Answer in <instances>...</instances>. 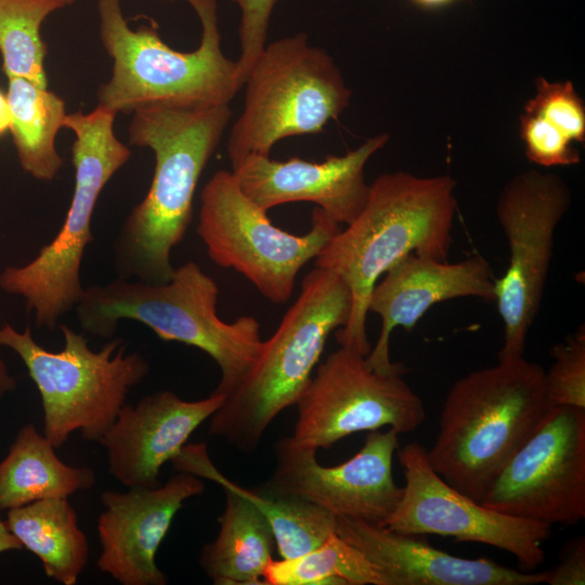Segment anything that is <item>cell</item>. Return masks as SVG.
Masks as SVG:
<instances>
[{
  "instance_id": "30bf717a",
  "label": "cell",
  "mask_w": 585,
  "mask_h": 585,
  "mask_svg": "<svg viewBox=\"0 0 585 585\" xmlns=\"http://www.w3.org/2000/svg\"><path fill=\"white\" fill-rule=\"evenodd\" d=\"M311 222L303 235L277 227L240 190L232 171L218 170L200 192L197 234L210 260L237 271L275 304L290 299L300 270L340 230L318 207Z\"/></svg>"
},
{
  "instance_id": "44dd1931",
  "label": "cell",
  "mask_w": 585,
  "mask_h": 585,
  "mask_svg": "<svg viewBox=\"0 0 585 585\" xmlns=\"http://www.w3.org/2000/svg\"><path fill=\"white\" fill-rule=\"evenodd\" d=\"M225 506L217 537L200 551L199 564L217 585H261L276 546L264 515L245 496L224 486Z\"/></svg>"
},
{
  "instance_id": "9a60e30c",
  "label": "cell",
  "mask_w": 585,
  "mask_h": 585,
  "mask_svg": "<svg viewBox=\"0 0 585 585\" xmlns=\"http://www.w3.org/2000/svg\"><path fill=\"white\" fill-rule=\"evenodd\" d=\"M399 434L393 428L368 431L353 457L332 467L317 463L315 450L284 438L275 445V469L264 491L311 503L336 517L384 526L403 494L392 472Z\"/></svg>"
},
{
  "instance_id": "484cf974",
  "label": "cell",
  "mask_w": 585,
  "mask_h": 585,
  "mask_svg": "<svg viewBox=\"0 0 585 585\" xmlns=\"http://www.w3.org/2000/svg\"><path fill=\"white\" fill-rule=\"evenodd\" d=\"M75 1L0 0V53L8 79L23 78L48 88L41 25L51 13Z\"/></svg>"
},
{
  "instance_id": "3957f363",
  "label": "cell",
  "mask_w": 585,
  "mask_h": 585,
  "mask_svg": "<svg viewBox=\"0 0 585 585\" xmlns=\"http://www.w3.org/2000/svg\"><path fill=\"white\" fill-rule=\"evenodd\" d=\"M551 407L542 366L523 355L498 359L451 387L428 460L451 486L481 503Z\"/></svg>"
},
{
  "instance_id": "83f0119b",
  "label": "cell",
  "mask_w": 585,
  "mask_h": 585,
  "mask_svg": "<svg viewBox=\"0 0 585 585\" xmlns=\"http://www.w3.org/2000/svg\"><path fill=\"white\" fill-rule=\"evenodd\" d=\"M554 362L545 370V389L552 406L585 408V327L552 347Z\"/></svg>"
},
{
  "instance_id": "2e32d148",
  "label": "cell",
  "mask_w": 585,
  "mask_h": 585,
  "mask_svg": "<svg viewBox=\"0 0 585 585\" xmlns=\"http://www.w3.org/2000/svg\"><path fill=\"white\" fill-rule=\"evenodd\" d=\"M107 490L101 494L98 520L99 570L122 585H165L155 557L184 502L204 492V483L180 471L162 485Z\"/></svg>"
},
{
  "instance_id": "4dcf8cb0",
  "label": "cell",
  "mask_w": 585,
  "mask_h": 585,
  "mask_svg": "<svg viewBox=\"0 0 585 585\" xmlns=\"http://www.w3.org/2000/svg\"><path fill=\"white\" fill-rule=\"evenodd\" d=\"M240 13L238 26L239 55L236 60L245 82L252 64L268 40L271 16L277 0H231Z\"/></svg>"
},
{
  "instance_id": "7c38bea8",
  "label": "cell",
  "mask_w": 585,
  "mask_h": 585,
  "mask_svg": "<svg viewBox=\"0 0 585 585\" xmlns=\"http://www.w3.org/2000/svg\"><path fill=\"white\" fill-rule=\"evenodd\" d=\"M404 373L405 368L375 370L366 355L339 347L318 365L296 403L297 420L288 439L317 452L351 434L386 426L399 433L414 431L425 420L426 410L403 379Z\"/></svg>"
},
{
  "instance_id": "cb8c5ba5",
  "label": "cell",
  "mask_w": 585,
  "mask_h": 585,
  "mask_svg": "<svg viewBox=\"0 0 585 585\" xmlns=\"http://www.w3.org/2000/svg\"><path fill=\"white\" fill-rule=\"evenodd\" d=\"M5 523L23 548L37 556L48 577L75 585L89 558L86 534L67 498H47L9 509Z\"/></svg>"
},
{
  "instance_id": "e0dca14e",
  "label": "cell",
  "mask_w": 585,
  "mask_h": 585,
  "mask_svg": "<svg viewBox=\"0 0 585 585\" xmlns=\"http://www.w3.org/2000/svg\"><path fill=\"white\" fill-rule=\"evenodd\" d=\"M388 140V134H377L342 156L329 155L322 161L250 155L232 172L246 196L266 211L283 204L309 202L347 225L368 197L365 166Z\"/></svg>"
},
{
  "instance_id": "1f68e13d",
  "label": "cell",
  "mask_w": 585,
  "mask_h": 585,
  "mask_svg": "<svg viewBox=\"0 0 585 585\" xmlns=\"http://www.w3.org/2000/svg\"><path fill=\"white\" fill-rule=\"evenodd\" d=\"M546 584H585V537L575 536L567 542L559 554L558 564L546 571Z\"/></svg>"
},
{
  "instance_id": "d590c367",
  "label": "cell",
  "mask_w": 585,
  "mask_h": 585,
  "mask_svg": "<svg viewBox=\"0 0 585 585\" xmlns=\"http://www.w3.org/2000/svg\"><path fill=\"white\" fill-rule=\"evenodd\" d=\"M411 1L417 6L432 10V9L443 8L458 0H411Z\"/></svg>"
},
{
  "instance_id": "52a82bcc",
  "label": "cell",
  "mask_w": 585,
  "mask_h": 585,
  "mask_svg": "<svg viewBox=\"0 0 585 585\" xmlns=\"http://www.w3.org/2000/svg\"><path fill=\"white\" fill-rule=\"evenodd\" d=\"M116 115L99 105L89 113L66 114L63 128L75 135V183L64 222L31 261L6 266L0 273V288L24 299L38 328L54 330L82 295L80 268L87 246L94 240L91 224L96 203L112 177L131 157L128 145L114 132Z\"/></svg>"
},
{
  "instance_id": "8fae6325",
  "label": "cell",
  "mask_w": 585,
  "mask_h": 585,
  "mask_svg": "<svg viewBox=\"0 0 585 585\" xmlns=\"http://www.w3.org/2000/svg\"><path fill=\"white\" fill-rule=\"evenodd\" d=\"M571 205L567 184L552 173L525 171L503 188L496 207L507 238L509 262L495 281V302L504 325L498 359L523 355L535 321L554 251L557 227Z\"/></svg>"
},
{
  "instance_id": "e575fe53",
  "label": "cell",
  "mask_w": 585,
  "mask_h": 585,
  "mask_svg": "<svg viewBox=\"0 0 585 585\" xmlns=\"http://www.w3.org/2000/svg\"><path fill=\"white\" fill-rule=\"evenodd\" d=\"M1 320V315H0ZM16 387L15 378L10 374L3 359L0 355V399L12 392Z\"/></svg>"
},
{
  "instance_id": "ffe728a7",
  "label": "cell",
  "mask_w": 585,
  "mask_h": 585,
  "mask_svg": "<svg viewBox=\"0 0 585 585\" xmlns=\"http://www.w3.org/2000/svg\"><path fill=\"white\" fill-rule=\"evenodd\" d=\"M336 534L365 555L382 585H534L546 580V571H518L486 558L456 557L419 535L362 520L337 517Z\"/></svg>"
},
{
  "instance_id": "5bb4252c",
  "label": "cell",
  "mask_w": 585,
  "mask_h": 585,
  "mask_svg": "<svg viewBox=\"0 0 585 585\" xmlns=\"http://www.w3.org/2000/svg\"><path fill=\"white\" fill-rule=\"evenodd\" d=\"M396 451L405 484L385 528L489 545L514 555L524 571L544 561L542 546L551 525L496 511L457 491L432 469L427 450L416 441Z\"/></svg>"
},
{
  "instance_id": "5b68a950",
  "label": "cell",
  "mask_w": 585,
  "mask_h": 585,
  "mask_svg": "<svg viewBox=\"0 0 585 585\" xmlns=\"http://www.w3.org/2000/svg\"><path fill=\"white\" fill-rule=\"evenodd\" d=\"M196 13L198 47L182 52L169 47L153 25L132 29L121 0H99L100 39L113 60L110 78L98 90V105L132 114L152 104H230L243 87L236 61L221 48L216 0H185Z\"/></svg>"
},
{
  "instance_id": "f1b7e54d",
  "label": "cell",
  "mask_w": 585,
  "mask_h": 585,
  "mask_svg": "<svg viewBox=\"0 0 585 585\" xmlns=\"http://www.w3.org/2000/svg\"><path fill=\"white\" fill-rule=\"evenodd\" d=\"M524 113L543 118L573 143L585 140V106L571 81L550 82L538 78L535 94L526 102Z\"/></svg>"
},
{
  "instance_id": "d6986e66",
  "label": "cell",
  "mask_w": 585,
  "mask_h": 585,
  "mask_svg": "<svg viewBox=\"0 0 585 585\" xmlns=\"http://www.w3.org/2000/svg\"><path fill=\"white\" fill-rule=\"evenodd\" d=\"M225 396L186 401L161 390L125 404L100 439L108 471L127 487L159 485V472L174 459L191 434L223 404Z\"/></svg>"
},
{
  "instance_id": "4316f807",
  "label": "cell",
  "mask_w": 585,
  "mask_h": 585,
  "mask_svg": "<svg viewBox=\"0 0 585 585\" xmlns=\"http://www.w3.org/2000/svg\"><path fill=\"white\" fill-rule=\"evenodd\" d=\"M264 585H382L365 555L337 534L301 556L272 560Z\"/></svg>"
},
{
  "instance_id": "f546056e",
  "label": "cell",
  "mask_w": 585,
  "mask_h": 585,
  "mask_svg": "<svg viewBox=\"0 0 585 585\" xmlns=\"http://www.w3.org/2000/svg\"><path fill=\"white\" fill-rule=\"evenodd\" d=\"M520 136L526 157L543 167L571 166L580 162L578 150L559 129L543 118L523 113Z\"/></svg>"
},
{
  "instance_id": "8992f818",
  "label": "cell",
  "mask_w": 585,
  "mask_h": 585,
  "mask_svg": "<svg viewBox=\"0 0 585 585\" xmlns=\"http://www.w3.org/2000/svg\"><path fill=\"white\" fill-rule=\"evenodd\" d=\"M351 310L350 288L339 275L310 271L251 370L209 418L210 434L240 452L256 451L278 414L296 405L329 335L348 323Z\"/></svg>"
},
{
  "instance_id": "8d00e7d4",
  "label": "cell",
  "mask_w": 585,
  "mask_h": 585,
  "mask_svg": "<svg viewBox=\"0 0 585 585\" xmlns=\"http://www.w3.org/2000/svg\"><path fill=\"white\" fill-rule=\"evenodd\" d=\"M165 1H174V0H165Z\"/></svg>"
},
{
  "instance_id": "277c9868",
  "label": "cell",
  "mask_w": 585,
  "mask_h": 585,
  "mask_svg": "<svg viewBox=\"0 0 585 585\" xmlns=\"http://www.w3.org/2000/svg\"><path fill=\"white\" fill-rule=\"evenodd\" d=\"M219 287L194 261L174 269L170 281L148 284L117 277L83 288L75 308L82 330L110 339L121 320L140 322L164 341L207 353L221 377L212 394L227 396L256 363L263 340L249 315L224 322L217 314Z\"/></svg>"
},
{
  "instance_id": "d6a6232c",
  "label": "cell",
  "mask_w": 585,
  "mask_h": 585,
  "mask_svg": "<svg viewBox=\"0 0 585 585\" xmlns=\"http://www.w3.org/2000/svg\"><path fill=\"white\" fill-rule=\"evenodd\" d=\"M22 548L20 541L12 534L5 521L0 517V554Z\"/></svg>"
},
{
  "instance_id": "7a4b0ae2",
  "label": "cell",
  "mask_w": 585,
  "mask_h": 585,
  "mask_svg": "<svg viewBox=\"0 0 585 585\" xmlns=\"http://www.w3.org/2000/svg\"><path fill=\"white\" fill-rule=\"evenodd\" d=\"M454 192L455 181L448 176L384 173L369 185L358 217L316 256L315 266L339 275L351 291L350 318L335 334L339 347L369 353L368 299L393 264L410 253L447 260L456 212Z\"/></svg>"
},
{
  "instance_id": "6da1fadb",
  "label": "cell",
  "mask_w": 585,
  "mask_h": 585,
  "mask_svg": "<svg viewBox=\"0 0 585 585\" xmlns=\"http://www.w3.org/2000/svg\"><path fill=\"white\" fill-rule=\"evenodd\" d=\"M231 117L229 104H152L132 113L129 144L153 151L155 168L145 197L114 240L118 277L148 284L171 280V251L188 230L199 178Z\"/></svg>"
},
{
  "instance_id": "d4e9b609",
  "label": "cell",
  "mask_w": 585,
  "mask_h": 585,
  "mask_svg": "<svg viewBox=\"0 0 585 585\" xmlns=\"http://www.w3.org/2000/svg\"><path fill=\"white\" fill-rule=\"evenodd\" d=\"M6 96L10 132L22 169L36 180L52 181L63 166L55 142L67 114L64 100L23 78L8 79Z\"/></svg>"
},
{
  "instance_id": "7402d4cb",
  "label": "cell",
  "mask_w": 585,
  "mask_h": 585,
  "mask_svg": "<svg viewBox=\"0 0 585 585\" xmlns=\"http://www.w3.org/2000/svg\"><path fill=\"white\" fill-rule=\"evenodd\" d=\"M172 461L176 469L233 489L257 506L269 521L276 548L284 559L309 552L336 534L337 517L329 511L294 497L247 490L229 480L213 466L205 444L185 445Z\"/></svg>"
},
{
  "instance_id": "603a6c76",
  "label": "cell",
  "mask_w": 585,
  "mask_h": 585,
  "mask_svg": "<svg viewBox=\"0 0 585 585\" xmlns=\"http://www.w3.org/2000/svg\"><path fill=\"white\" fill-rule=\"evenodd\" d=\"M95 483L88 467H73L60 459L51 442L32 424L23 426L0 460V510L47 498H68Z\"/></svg>"
},
{
  "instance_id": "836d02e7",
  "label": "cell",
  "mask_w": 585,
  "mask_h": 585,
  "mask_svg": "<svg viewBox=\"0 0 585 585\" xmlns=\"http://www.w3.org/2000/svg\"><path fill=\"white\" fill-rule=\"evenodd\" d=\"M12 123V113L6 92L3 93L0 89V136L10 131Z\"/></svg>"
},
{
  "instance_id": "ba28073f",
  "label": "cell",
  "mask_w": 585,
  "mask_h": 585,
  "mask_svg": "<svg viewBox=\"0 0 585 585\" xmlns=\"http://www.w3.org/2000/svg\"><path fill=\"white\" fill-rule=\"evenodd\" d=\"M64 347L53 352L39 344L31 329L0 327V346L14 351L35 382L43 411V434L58 448L79 431L99 442L126 404L130 390L150 373L140 352H128L121 338H110L99 351L66 324L57 326Z\"/></svg>"
},
{
  "instance_id": "ac0fdd59",
  "label": "cell",
  "mask_w": 585,
  "mask_h": 585,
  "mask_svg": "<svg viewBox=\"0 0 585 585\" xmlns=\"http://www.w3.org/2000/svg\"><path fill=\"white\" fill-rule=\"evenodd\" d=\"M495 281L481 255L450 263L410 253L398 261L377 281L368 299L367 311L381 318L378 339L366 355L368 366L378 372L404 368L390 360V336L395 327L411 330L432 306L451 299L494 301Z\"/></svg>"
},
{
  "instance_id": "4fadbf2b",
  "label": "cell",
  "mask_w": 585,
  "mask_h": 585,
  "mask_svg": "<svg viewBox=\"0 0 585 585\" xmlns=\"http://www.w3.org/2000/svg\"><path fill=\"white\" fill-rule=\"evenodd\" d=\"M481 504L549 525L582 521L585 518V408L552 406L498 473Z\"/></svg>"
},
{
  "instance_id": "9c48e42d",
  "label": "cell",
  "mask_w": 585,
  "mask_h": 585,
  "mask_svg": "<svg viewBox=\"0 0 585 585\" xmlns=\"http://www.w3.org/2000/svg\"><path fill=\"white\" fill-rule=\"evenodd\" d=\"M243 86L226 146L232 169L250 155L270 156L283 139L322 132L352 95L334 58L302 31L266 43Z\"/></svg>"
}]
</instances>
